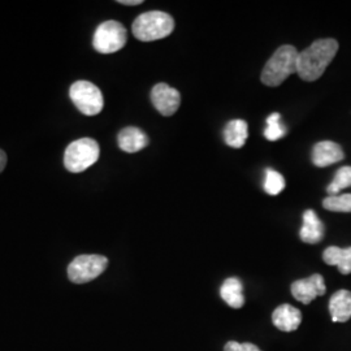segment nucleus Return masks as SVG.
<instances>
[{"label":"nucleus","instance_id":"1","mask_svg":"<svg viewBox=\"0 0 351 351\" xmlns=\"http://www.w3.org/2000/svg\"><path fill=\"white\" fill-rule=\"evenodd\" d=\"M339 51V42L332 38L319 39L298 53L297 73L303 81L313 82L324 75Z\"/></svg>","mask_w":351,"mask_h":351},{"label":"nucleus","instance_id":"2","mask_svg":"<svg viewBox=\"0 0 351 351\" xmlns=\"http://www.w3.org/2000/svg\"><path fill=\"white\" fill-rule=\"evenodd\" d=\"M298 51L295 47L285 45L277 49L272 58L267 62L262 72V82L267 86H280L289 75L297 73Z\"/></svg>","mask_w":351,"mask_h":351},{"label":"nucleus","instance_id":"3","mask_svg":"<svg viewBox=\"0 0 351 351\" xmlns=\"http://www.w3.org/2000/svg\"><path fill=\"white\" fill-rule=\"evenodd\" d=\"M175 29V21L171 14L151 11L142 13L134 20L132 30L134 37L142 42H152L168 37Z\"/></svg>","mask_w":351,"mask_h":351},{"label":"nucleus","instance_id":"4","mask_svg":"<svg viewBox=\"0 0 351 351\" xmlns=\"http://www.w3.org/2000/svg\"><path fill=\"white\" fill-rule=\"evenodd\" d=\"M101 149L97 141L91 138L77 139L64 152V165L72 173H81L98 162Z\"/></svg>","mask_w":351,"mask_h":351},{"label":"nucleus","instance_id":"5","mask_svg":"<svg viewBox=\"0 0 351 351\" xmlns=\"http://www.w3.org/2000/svg\"><path fill=\"white\" fill-rule=\"evenodd\" d=\"M69 97L77 110L86 116H95L104 107L101 88L88 81L75 82L69 88Z\"/></svg>","mask_w":351,"mask_h":351},{"label":"nucleus","instance_id":"6","mask_svg":"<svg viewBox=\"0 0 351 351\" xmlns=\"http://www.w3.org/2000/svg\"><path fill=\"white\" fill-rule=\"evenodd\" d=\"M128 34L126 29L119 21H106L97 27L93 46L101 53H113L121 50L126 45Z\"/></svg>","mask_w":351,"mask_h":351},{"label":"nucleus","instance_id":"7","mask_svg":"<svg viewBox=\"0 0 351 351\" xmlns=\"http://www.w3.org/2000/svg\"><path fill=\"white\" fill-rule=\"evenodd\" d=\"M108 265L103 255H80L68 267V277L75 284H86L101 276Z\"/></svg>","mask_w":351,"mask_h":351},{"label":"nucleus","instance_id":"8","mask_svg":"<svg viewBox=\"0 0 351 351\" xmlns=\"http://www.w3.org/2000/svg\"><path fill=\"white\" fill-rule=\"evenodd\" d=\"M290 290L297 301L301 302L303 304H308L314 301L315 298L326 294V282L322 275L316 274L308 278L297 280L295 282L291 284Z\"/></svg>","mask_w":351,"mask_h":351},{"label":"nucleus","instance_id":"9","mask_svg":"<svg viewBox=\"0 0 351 351\" xmlns=\"http://www.w3.org/2000/svg\"><path fill=\"white\" fill-rule=\"evenodd\" d=\"M151 101L158 112L163 116H172L177 112L181 104V95L176 88L167 84H158L151 91Z\"/></svg>","mask_w":351,"mask_h":351},{"label":"nucleus","instance_id":"10","mask_svg":"<svg viewBox=\"0 0 351 351\" xmlns=\"http://www.w3.org/2000/svg\"><path fill=\"white\" fill-rule=\"evenodd\" d=\"M343 158L345 154L341 146L332 141H322L315 145L313 150V163L320 168L339 163Z\"/></svg>","mask_w":351,"mask_h":351},{"label":"nucleus","instance_id":"11","mask_svg":"<svg viewBox=\"0 0 351 351\" xmlns=\"http://www.w3.org/2000/svg\"><path fill=\"white\" fill-rule=\"evenodd\" d=\"M272 322L282 332H294L301 326V311L291 304H281L274 311Z\"/></svg>","mask_w":351,"mask_h":351},{"label":"nucleus","instance_id":"12","mask_svg":"<svg viewBox=\"0 0 351 351\" xmlns=\"http://www.w3.org/2000/svg\"><path fill=\"white\" fill-rule=\"evenodd\" d=\"M326 233V226L317 217L314 210H307L303 213V226L300 232V237L303 242L315 245L319 243Z\"/></svg>","mask_w":351,"mask_h":351},{"label":"nucleus","instance_id":"13","mask_svg":"<svg viewBox=\"0 0 351 351\" xmlns=\"http://www.w3.org/2000/svg\"><path fill=\"white\" fill-rule=\"evenodd\" d=\"M117 143L121 150L134 154L143 150L149 145V137L138 128L129 126L119 133Z\"/></svg>","mask_w":351,"mask_h":351},{"label":"nucleus","instance_id":"14","mask_svg":"<svg viewBox=\"0 0 351 351\" xmlns=\"http://www.w3.org/2000/svg\"><path fill=\"white\" fill-rule=\"evenodd\" d=\"M329 313L335 323H346L351 317V291L339 290L329 301Z\"/></svg>","mask_w":351,"mask_h":351},{"label":"nucleus","instance_id":"15","mask_svg":"<svg viewBox=\"0 0 351 351\" xmlns=\"http://www.w3.org/2000/svg\"><path fill=\"white\" fill-rule=\"evenodd\" d=\"M220 295L232 308H241L245 304L243 285L237 277L226 278L220 288Z\"/></svg>","mask_w":351,"mask_h":351},{"label":"nucleus","instance_id":"16","mask_svg":"<svg viewBox=\"0 0 351 351\" xmlns=\"http://www.w3.org/2000/svg\"><path fill=\"white\" fill-rule=\"evenodd\" d=\"M323 261L328 265H336L342 275L351 274V247L341 249L337 246H330L324 251Z\"/></svg>","mask_w":351,"mask_h":351},{"label":"nucleus","instance_id":"17","mask_svg":"<svg viewBox=\"0 0 351 351\" xmlns=\"http://www.w3.org/2000/svg\"><path fill=\"white\" fill-rule=\"evenodd\" d=\"M249 136L247 123L243 120H232L224 129V139L226 145L233 149H241Z\"/></svg>","mask_w":351,"mask_h":351},{"label":"nucleus","instance_id":"18","mask_svg":"<svg viewBox=\"0 0 351 351\" xmlns=\"http://www.w3.org/2000/svg\"><path fill=\"white\" fill-rule=\"evenodd\" d=\"M287 134V128L281 123V114L280 113H272L267 119V128L264 130V137L275 142L282 138Z\"/></svg>","mask_w":351,"mask_h":351},{"label":"nucleus","instance_id":"19","mask_svg":"<svg viewBox=\"0 0 351 351\" xmlns=\"http://www.w3.org/2000/svg\"><path fill=\"white\" fill-rule=\"evenodd\" d=\"M351 188V167H342L336 172L333 182L326 188L329 197L337 195L342 189Z\"/></svg>","mask_w":351,"mask_h":351},{"label":"nucleus","instance_id":"20","mask_svg":"<svg viewBox=\"0 0 351 351\" xmlns=\"http://www.w3.org/2000/svg\"><path fill=\"white\" fill-rule=\"evenodd\" d=\"M285 189V178L281 173L275 169L265 171V180H264V190L269 195H277Z\"/></svg>","mask_w":351,"mask_h":351},{"label":"nucleus","instance_id":"21","mask_svg":"<svg viewBox=\"0 0 351 351\" xmlns=\"http://www.w3.org/2000/svg\"><path fill=\"white\" fill-rule=\"evenodd\" d=\"M323 207L332 213H351V194L328 197L323 201Z\"/></svg>","mask_w":351,"mask_h":351},{"label":"nucleus","instance_id":"22","mask_svg":"<svg viewBox=\"0 0 351 351\" xmlns=\"http://www.w3.org/2000/svg\"><path fill=\"white\" fill-rule=\"evenodd\" d=\"M224 351H262L256 345L250 343V342H245V343H239L236 341H229L224 348Z\"/></svg>","mask_w":351,"mask_h":351},{"label":"nucleus","instance_id":"23","mask_svg":"<svg viewBox=\"0 0 351 351\" xmlns=\"http://www.w3.org/2000/svg\"><path fill=\"white\" fill-rule=\"evenodd\" d=\"M5 165H7V155L4 151L0 150V173L4 171Z\"/></svg>","mask_w":351,"mask_h":351},{"label":"nucleus","instance_id":"24","mask_svg":"<svg viewBox=\"0 0 351 351\" xmlns=\"http://www.w3.org/2000/svg\"><path fill=\"white\" fill-rule=\"evenodd\" d=\"M119 3L123 5H139L143 1L142 0H119Z\"/></svg>","mask_w":351,"mask_h":351}]
</instances>
